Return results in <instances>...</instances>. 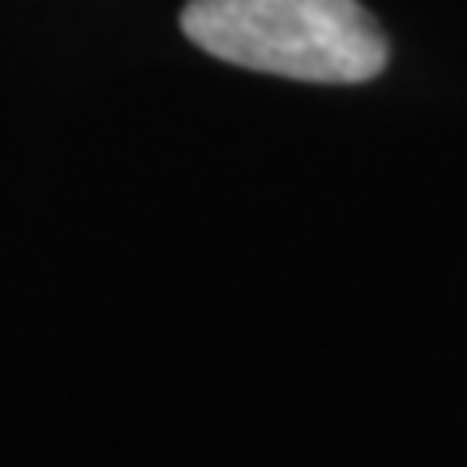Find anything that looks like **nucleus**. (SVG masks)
I'll use <instances>...</instances> for the list:
<instances>
[{
	"mask_svg": "<svg viewBox=\"0 0 467 467\" xmlns=\"http://www.w3.org/2000/svg\"><path fill=\"white\" fill-rule=\"evenodd\" d=\"M180 27L223 63L296 82H370L389 63L358 0H187Z\"/></svg>",
	"mask_w": 467,
	"mask_h": 467,
	"instance_id": "nucleus-1",
	"label": "nucleus"
}]
</instances>
